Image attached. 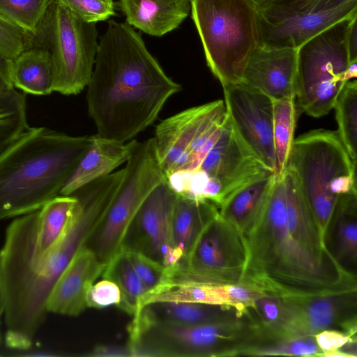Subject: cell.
Here are the masks:
<instances>
[{
	"label": "cell",
	"mask_w": 357,
	"mask_h": 357,
	"mask_svg": "<svg viewBox=\"0 0 357 357\" xmlns=\"http://www.w3.org/2000/svg\"><path fill=\"white\" fill-rule=\"evenodd\" d=\"M86 104L97 135L126 142L151 126L181 86L127 22L110 20L98 42Z\"/></svg>",
	"instance_id": "1"
},
{
	"label": "cell",
	"mask_w": 357,
	"mask_h": 357,
	"mask_svg": "<svg viewBox=\"0 0 357 357\" xmlns=\"http://www.w3.org/2000/svg\"><path fill=\"white\" fill-rule=\"evenodd\" d=\"M241 231L246 260L240 284L281 298L357 291L356 276L318 260L291 236L284 175L275 177L268 197Z\"/></svg>",
	"instance_id": "2"
},
{
	"label": "cell",
	"mask_w": 357,
	"mask_h": 357,
	"mask_svg": "<svg viewBox=\"0 0 357 357\" xmlns=\"http://www.w3.org/2000/svg\"><path fill=\"white\" fill-rule=\"evenodd\" d=\"M91 136L29 127L0 154V220L40 209L60 194Z\"/></svg>",
	"instance_id": "3"
},
{
	"label": "cell",
	"mask_w": 357,
	"mask_h": 357,
	"mask_svg": "<svg viewBox=\"0 0 357 357\" xmlns=\"http://www.w3.org/2000/svg\"><path fill=\"white\" fill-rule=\"evenodd\" d=\"M131 356H238L252 344L253 321L238 313L199 325L157 322L133 317L128 327Z\"/></svg>",
	"instance_id": "4"
},
{
	"label": "cell",
	"mask_w": 357,
	"mask_h": 357,
	"mask_svg": "<svg viewBox=\"0 0 357 357\" xmlns=\"http://www.w3.org/2000/svg\"><path fill=\"white\" fill-rule=\"evenodd\" d=\"M192 18L207 65L222 86L241 82L260 45L259 9L252 0H191Z\"/></svg>",
	"instance_id": "5"
},
{
	"label": "cell",
	"mask_w": 357,
	"mask_h": 357,
	"mask_svg": "<svg viewBox=\"0 0 357 357\" xmlns=\"http://www.w3.org/2000/svg\"><path fill=\"white\" fill-rule=\"evenodd\" d=\"M356 166L337 132L314 130L294 141L287 168L295 176L325 244L338 196L356 190Z\"/></svg>",
	"instance_id": "6"
},
{
	"label": "cell",
	"mask_w": 357,
	"mask_h": 357,
	"mask_svg": "<svg viewBox=\"0 0 357 357\" xmlns=\"http://www.w3.org/2000/svg\"><path fill=\"white\" fill-rule=\"evenodd\" d=\"M274 174L239 137L228 116L218 140L199 166L169 175L167 183L182 197L207 200L218 208L234 193Z\"/></svg>",
	"instance_id": "7"
},
{
	"label": "cell",
	"mask_w": 357,
	"mask_h": 357,
	"mask_svg": "<svg viewBox=\"0 0 357 357\" xmlns=\"http://www.w3.org/2000/svg\"><path fill=\"white\" fill-rule=\"evenodd\" d=\"M357 13L324 30L297 49L296 102L308 115L321 117L333 109L347 82L348 39Z\"/></svg>",
	"instance_id": "8"
},
{
	"label": "cell",
	"mask_w": 357,
	"mask_h": 357,
	"mask_svg": "<svg viewBox=\"0 0 357 357\" xmlns=\"http://www.w3.org/2000/svg\"><path fill=\"white\" fill-rule=\"evenodd\" d=\"M165 181L166 176L157 160L153 137L139 142L126 162L116 194L86 245L103 264L107 266L122 251L129 227L142 203Z\"/></svg>",
	"instance_id": "9"
},
{
	"label": "cell",
	"mask_w": 357,
	"mask_h": 357,
	"mask_svg": "<svg viewBox=\"0 0 357 357\" xmlns=\"http://www.w3.org/2000/svg\"><path fill=\"white\" fill-rule=\"evenodd\" d=\"M227 119L224 100H217L162 120L153 139L165 176L197 168L220 137Z\"/></svg>",
	"instance_id": "10"
},
{
	"label": "cell",
	"mask_w": 357,
	"mask_h": 357,
	"mask_svg": "<svg viewBox=\"0 0 357 357\" xmlns=\"http://www.w3.org/2000/svg\"><path fill=\"white\" fill-rule=\"evenodd\" d=\"M53 92L77 95L88 85L98 48L96 23L87 22L57 0L47 12Z\"/></svg>",
	"instance_id": "11"
},
{
	"label": "cell",
	"mask_w": 357,
	"mask_h": 357,
	"mask_svg": "<svg viewBox=\"0 0 357 357\" xmlns=\"http://www.w3.org/2000/svg\"><path fill=\"white\" fill-rule=\"evenodd\" d=\"M280 298L278 319L266 326L255 325V342L251 348L314 336L326 329L356 337L357 291Z\"/></svg>",
	"instance_id": "12"
},
{
	"label": "cell",
	"mask_w": 357,
	"mask_h": 357,
	"mask_svg": "<svg viewBox=\"0 0 357 357\" xmlns=\"http://www.w3.org/2000/svg\"><path fill=\"white\" fill-rule=\"evenodd\" d=\"M246 260L243 232L219 214L204 228L187 259L181 261L202 280L240 283Z\"/></svg>",
	"instance_id": "13"
},
{
	"label": "cell",
	"mask_w": 357,
	"mask_h": 357,
	"mask_svg": "<svg viewBox=\"0 0 357 357\" xmlns=\"http://www.w3.org/2000/svg\"><path fill=\"white\" fill-rule=\"evenodd\" d=\"M176 193L167 182L157 185L138 210L129 227L123 248L142 253L166 268L181 261L172 232Z\"/></svg>",
	"instance_id": "14"
},
{
	"label": "cell",
	"mask_w": 357,
	"mask_h": 357,
	"mask_svg": "<svg viewBox=\"0 0 357 357\" xmlns=\"http://www.w3.org/2000/svg\"><path fill=\"white\" fill-rule=\"evenodd\" d=\"M222 88L227 114L236 132L275 174L273 100L241 82Z\"/></svg>",
	"instance_id": "15"
},
{
	"label": "cell",
	"mask_w": 357,
	"mask_h": 357,
	"mask_svg": "<svg viewBox=\"0 0 357 357\" xmlns=\"http://www.w3.org/2000/svg\"><path fill=\"white\" fill-rule=\"evenodd\" d=\"M357 13V0L316 13L259 10L260 45L298 49L336 22Z\"/></svg>",
	"instance_id": "16"
},
{
	"label": "cell",
	"mask_w": 357,
	"mask_h": 357,
	"mask_svg": "<svg viewBox=\"0 0 357 357\" xmlns=\"http://www.w3.org/2000/svg\"><path fill=\"white\" fill-rule=\"evenodd\" d=\"M297 49L259 45L244 70L241 83L273 100L296 97Z\"/></svg>",
	"instance_id": "17"
},
{
	"label": "cell",
	"mask_w": 357,
	"mask_h": 357,
	"mask_svg": "<svg viewBox=\"0 0 357 357\" xmlns=\"http://www.w3.org/2000/svg\"><path fill=\"white\" fill-rule=\"evenodd\" d=\"M105 267L90 249L83 248L52 289L47 303V312L73 317L80 314L88 308V293Z\"/></svg>",
	"instance_id": "18"
},
{
	"label": "cell",
	"mask_w": 357,
	"mask_h": 357,
	"mask_svg": "<svg viewBox=\"0 0 357 357\" xmlns=\"http://www.w3.org/2000/svg\"><path fill=\"white\" fill-rule=\"evenodd\" d=\"M138 141L123 142L101 137L91 136V142L74 172L59 195H70L80 188L115 172L126 163L132 155Z\"/></svg>",
	"instance_id": "19"
},
{
	"label": "cell",
	"mask_w": 357,
	"mask_h": 357,
	"mask_svg": "<svg viewBox=\"0 0 357 357\" xmlns=\"http://www.w3.org/2000/svg\"><path fill=\"white\" fill-rule=\"evenodd\" d=\"M126 22L146 34L162 36L188 16L190 0H119Z\"/></svg>",
	"instance_id": "20"
},
{
	"label": "cell",
	"mask_w": 357,
	"mask_h": 357,
	"mask_svg": "<svg viewBox=\"0 0 357 357\" xmlns=\"http://www.w3.org/2000/svg\"><path fill=\"white\" fill-rule=\"evenodd\" d=\"M326 245L337 262L356 276L357 190L338 196L328 229Z\"/></svg>",
	"instance_id": "21"
},
{
	"label": "cell",
	"mask_w": 357,
	"mask_h": 357,
	"mask_svg": "<svg viewBox=\"0 0 357 357\" xmlns=\"http://www.w3.org/2000/svg\"><path fill=\"white\" fill-rule=\"evenodd\" d=\"M218 214L219 208L210 201L177 196L172 213V232L181 261L187 259L204 228Z\"/></svg>",
	"instance_id": "22"
},
{
	"label": "cell",
	"mask_w": 357,
	"mask_h": 357,
	"mask_svg": "<svg viewBox=\"0 0 357 357\" xmlns=\"http://www.w3.org/2000/svg\"><path fill=\"white\" fill-rule=\"evenodd\" d=\"M241 313L225 305L190 302H155L146 304L132 316L144 320L183 325H199Z\"/></svg>",
	"instance_id": "23"
},
{
	"label": "cell",
	"mask_w": 357,
	"mask_h": 357,
	"mask_svg": "<svg viewBox=\"0 0 357 357\" xmlns=\"http://www.w3.org/2000/svg\"><path fill=\"white\" fill-rule=\"evenodd\" d=\"M9 76L13 87L24 93H51L53 75L50 50L38 47L26 48L11 59Z\"/></svg>",
	"instance_id": "24"
},
{
	"label": "cell",
	"mask_w": 357,
	"mask_h": 357,
	"mask_svg": "<svg viewBox=\"0 0 357 357\" xmlns=\"http://www.w3.org/2000/svg\"><path fill=\"white\" fill-rule=\"evenodd\" d=\"M275 177H263L238 190L219 207V215L242 230L268 197Z\"/></svg>",
	"instance_id": "25"
},
{
	"label": "cell",
	"mask_w": 357,
	"mask_h": 357,
	"mask_svg": "<svg viewBox=\"0 0 357 357\" xmlns=\"http://www.w3.org/2000/svg\"><path fill=\"white\" fill-rule=\"evenodd\" d=\"M295 98L273 100V139L275 158V176H282L286 171L294 141L296 122Z\"/></svg>",
	"instance_id": "26"
},
{
	"label": "cell",
	"mask_w": 357,
	"mask_h": 357,
	"mask_svg": "<svg viewBox=\"0 0 357 357\" xmlns=\"http://www.w3.org/2000/svg\"><path fill=\"white\" fill-rule=\"evenodd\" d=\"M102 277L114 282L119 287L121 301L117 307L133 316L140 300L148 289L137 275L123 250L107 264Z\"/></svg>",
	"instance_id": "27"
},
{
	"label": "cell",
	"mask_w": 357,
	"mask_h": 357,
	"mask_svg": "<svg viewBox=\"0 0 357 357\" xmlns=\"http://www.w3.org/2000/svg\"><path fill=\"white\" fill-rule=\"evenodd\" d=\"M333 108L338 137L353 162L357 158V82L347 81L335 101Z\"/></svg>",
	"instance_id": "28"
},
{
	"label": "cell",
	"mask_w": 357,
	"mask_h": 357,
	"mask_svg": "<svg viewBox=\"0 0 357 357\" xmlns=\"http://www.w3.org/2000/svg\"><path fill=\"white\" fill-rule=\"evenodd\" d=\"M54 0H0V15L26 34L38 32Z\"/></svg>",
	"instance_id": "29"
},
{
	"label": "cell",
	"mask_w": 357,
	"mask_h": 357,
	"mask_svg": "<svg viewBox=\"0 0 357 357\" xmlns=\"http://www.w3.org/2000/svg\"><path fill=\"white\" fill-rule=\"evenodd\" d=\"M314 336L291 341L257 346L248 349L244 356H318L321 353Z\"/></svg>",
	"instance_id": "30"
},
{
	"label": "cell",
	"mask_w": 357,
	"mask_h": 357,
	"mask_svg": "<svg viewBox=\"0 0 357 357\" xmlns=\"http://www.w3.org/2000/svg\"><path fill=\"white\" fill-rule=\"evenodd\" d=\"M82 20L97 23L116 14L113 0H57Z\"/></svg>",
	"instance_id": "31"
},
{
	"label": "cell",
	"mask_w": 357,
	"mask_h": 357,
	"mask_svg": "<svg viewBox=\"0 0 357 357\" xmlns=\"http://www.w3.org/2000/svg\"><path fill=\"white\" fill-rule=\"evenodd\" d=\"M123 250L148 291L160 283L166 268L139 252L127 248H123Z\"/></svg>",
	"instance_id": "32"
},
{
	"label": "cell",
	"mask_w": 357,
	"mask_h": 357,
	"mask_svg": "<svg viewBox=\"0 0 357 357\" xmlns=\"http://www.w3.org/2000/svg\"><path fill=\"white\" fill-rule=\"evenodd\" d=\"M349 0H268L259 10L297 13H316L329 10Z\"/></svg>",
	"instance_id": "33"
},
{
	"label": "cell",
	"mask_w": 357,
	"mask_h": 357,
	"mask_svg": "<svg viewBox=\"0 0 357 357\" xmlns=\"http://www.w3.org/2000/svg\"><path fill=\"white\" fill-rule=\"evenodd\" d=\"M30 36L0 15V53L5 57L13 59L28 48Z\"/></svg>",
	"instance_id": "34"
},
{
	"label": "cell",
	"mask_w": 357,
	"mask_h": 357,
	"mask_svg": "<svg viewBox=\"0 0 357 357\" xmlns=\"http://www.w3.org/2000/svg\"><path fill=\"white\" fill-rule=\"evenodd\" d=\"M121 301V291L112 281L103 278L94 283L87 296V306L93 308H102L111 305L116 306Z\"/></svg>",
	"instance_id": "35"
},
{
	"label": "cell",
	"mask_w": 357,
	"mask_h": 357,
	"mask_svg": "<svg viewBox=\"0 0 357 357\" xmlns=\"http://www.w3.org/2000/svg\"><path fill=\"white\" fill-rule=\"evenodd\" d=\"M314 339L322 352L339 350L347 343L356 342V337L335 329L324 330L316 334Z\"/></svg>",
	"instance_id": "36"
},
{
	"label": "cell",
	"mask_w": 357,
	"mask_h": 357,
	"mask_svg": "<svg viewBox=\"0 0 357 357\" xmlns=\"http://www.w3.org/2000/svg\"><path fill=\"white\" fill-rule=\"evenodd\" d=\"M5 341L8 347L20 350H27L32 344V340L8 331H6Z\"/></svg>",
	"instance_id": "37"
},
{
	"label": "cell",
	"mask_w": 357,
	"mask_h": 357,
	"mask_svg": "<svg viewBox=\"0 0 357 357\" xmlns=\"http://www.w3.org/2000/svg\"><path fill=\"white\" fill-rule=\"evenodd\" d=\"M89 356H131L130 350L126 346V348H117L111 347H96L93 353L90 354Z\"/></svg>",
	"instance_id": "38"
},
{
	"label": "cell",
	"mask_w": 357,
	"mask_h": 357,
	"mask_svg": "<svg viewBox=\"0 0 357 357\" xmlns=\"http://www.w3.org/2000/svg\"><path fill=\"white\" fill-rule=\"evenodd\" d=\"M357 19L355 20L351 26L348 47L350 62L357 61Z\"/></svg>",
	"instance_id": "39"
},
{
	"label": "cell",
	"mask_w": 357,
	"mask_h": 357,
	"mask_svg": "<svg viewBox=\"0 0 357 357\" xmlns=\"http://www.w3.org/2000/svg\"><path fill=\"white\" fill-rule=\"evenodd\" d=\"M357 61H351L349 63L344 75L346 82L356 79L357 77Z\"/></svg>",
	"instance_id": "40"
},
{
	"label": "cell",
	"mask_w": 357,
	"mask_h": 357,
	"mask_svg": "<svg viewBox=\"0 0 357 357\" xmlns=\"http://www.w3.org/2000/svg\"><path fill=\"white\" fill-rule=\"evenodd\" d=\"M13 87L9 77L0 73V93Z\"/></svg>",
	"instance_id": "41"
},
{
	"label": "cell",
	"mask_w": 357,
	"mask_h": 357,
	"mask_svg": "<svg viewBox=\"0 0 357 357\" xmlns=\"http://www.w3.org/2000/svg\"><path fill=\"white\" fill-rule=\"evenodd\" d=\"M257 6L262 5L263 3H266L268 0H252Z\"/></svg>",
	"instance_id": "42"
},
{
	"label": "cell",
	"mask_w": 357,
	"mask_h": 357,
	"mask_svg": "<svg viewBox=\"0 0 357 357\" xmlns=\"http://www.w3.org/2000/svg\"><path fill=\"white\" fill-rule=\"evenodd\" d=\"M190 1H191V0H190Z\"/></svg>",
	"instance_id": "43"
}]
</instances>
